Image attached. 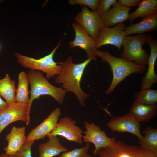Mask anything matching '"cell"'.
Returning a JSON list of instances; mask_svg holds the SVG:
<instances>
[{
    "label": "cell",
    "mask_w": 157,
    "mask_h": 157,
    "mask_svg": "<svg viewBox=\"0 0 157 157\" xmlns=\"http://www.w3.org/2000/svg\"><path fill=\"white\" fill-rule=\"evenodd\" d=\"M92 60L88 58L78 64L73 63L72 57L70 56L67 59L59 63L62 66V71L55 77V82L62 84V87L67 92L73 93L79 100L81 107H85V100L90 96L82 91L80 83L86 67Z\"/></svg>",
    "instance_id": "cell-1"
},
{
    "label": "cell",
    "mask_w": 157,
    "mask_h": 157,
    "mask_svg": "<svg viewBox=\"0 0 157 157\" xmlns=\"http://www.w3.org/2000/svg\"><path fill=\"white\" fill-rule=\"evenodd\" d=\"M96 56L100 57L103 62H107L113 72V79L110 86L105 91L106 94H110L120 82L130 75L143 74L146 70V66L116 57L107 50L102 51L97 50Z\"/></svg>",
    "instance_id": "cell-2"
},
{
    "label": "cell",
    "mask_w": 157,
    "mask_h": 157,
    "mask_svg": "<svg viewBox=\"0 0 157 157\" xmlns=\"http://www.w3.org/2000/svg\"><path fill=\"white\" fill-rule=\"evenodd\" d=\"M31 86L29 109L30 110L33 101L40 96L49 95L53 97L59 104H62L66 91L61 87H55L51 84L40 71H29L27 74Z\"/></svg>",
    "instance_id": "cell-3"
},
{
    "label": "cell",
    "mask_w": 157,
    "mask_h": 157,
    "mask_svg": "<svg viewBox=\"0 0 157 157\" xmlns=\"http://www.w3.org/2000/svg\"><path fill=\"white\" fill-rule=\"evenodd\" d=\"M61 40L49 54L39 59H36L27 56L21 55L18 52L14 53L17 62L23 67L31 70L41 71L45 73V78L48 80L59 75L62 71V66L57 64L53 60V56L60 46Z\"/></svg>",
    "instance_id": "cell-4"
},
{
    "label": "cell",
    "mask_w": 157,
    "mask_h": 157,
    "mask_svg": "<svg viewBox=\"0 0 157 157\" xmlns=\"http://www.w3.org/2000/svg\"><path fill=\"white\" fill-rule=\"evenodd\" d=\"M151 37V34H144L125 36L122 44L124 50L121 54V58L142 65H148L149 55L142 46Z\"/></svg>",
    "instance_id": "cell-5"
},
{
    "label": "cell",
    "mask_w": 157,
    "mask_h": 157,
    "mask_svg": "<svg viewBox=\"0 0 157 157\" xmlns=\"http://www.w3.org/2000/svg\"><path fill=\"white\" fill-rule=\"evenodd\" d=\"M84 124L86 130L83 132L84 135L82 137L83 142H91L94 144L95 148L92 152L94 157L99 150L111 146L116 141L114 137L107 136L105 132L102 130L101 127L94 123H89L85 121Z\"/></svg>",
    "instance_id": "cell-6"
},
{
    "label": "cell",
    "mask_w": 157,
    "mask_h": 157,
    "mask_svg": "<svg viewBox=\"0 0 157 157\" xmlns=\"http://www.w3.org/2000/svg\"><path fill=\"white\" fill-rule=\"evenodd\" d=\"M29 105L15 102L0 111V134L10 124L21 121L26 122V125L30 122Z\"/></svg>",
    "instance_id": "cell-7"
},
{
    "label": "cell",
    "mask_w": 157,
    "mask_h": 157,
    "mask_svg": "<svg viewBox=\"0 0 157 157\" xmlns=\"http://www.w3.org/2000/svg\"><path fill=\"white\" fill-rule=\"evenodd\" d=\"M126 27L124 23H121L112 28L102 27L98 37L94 40L96 49L106 44H110L115 46L120 50L126 36L124 31Z\"/></svg>",
    "instance_id": "cell-8"
},
{
    "label": "cell",
    "mask_w": 157,
    "mask_h": 157,
    "mask_svg": "<svg viewBox=\"0 0 157 157\" xmlns=\"http://www.w3.org/2000/svg\"><path fill=\"white\" fill-rule=\"evenodd\" d=\"M140 122L129 113L119 117H112L107 125L113 133L128 132L135 135L139 140L143 139L144 136L140 132Z\"/></svg>",
    "instance_id": "cell-9"
},
{
    "label": "cell",
    "mask_w": 157,
    "mask_h": 157,
    "mask_svg": "<svg viewBox=\"0 0 157 157\" xmlns=\"http://www.w3.org/2000/svg\"><path fill=\"white\" fill-rule=\"evenodd\" d=\"M74 19L94 40L98 37L101 28L104 27L101 16L96 12L90 10L85 6L76 15Z\"/></svg>",
    "instance_id": "cell-10"
},
{
    "label": "cell",
    "mask_w": 157,
    "mask_h": 157,
    "mask_svg": "<svg viewBox=\"0 0 157 157\" xmlns=\"http://www.w3.org/2000/svg\"><path fill=\"white\" fill-rule=\"evenodd\" d=\"M76 120L69 117L61 118L55 129L48 135L60 136L69 141L82 144L83 130L76 124Z\"/></svg>",
    "instance_id": "cell-11"
},
{
    "label": "cell",
    "mask_w": 157,
    "mask_h": 157,
    "mask_svg": "<svg viewBox=\"0 0 157 157\" xmlns=\"http://www.w3.org/2000/svg\"><path fill=\"white\" fill-rule=\"evenodd\" d=\"M72 26L75 31V37L74 40L69 42V48L79 47L86 51L88 58L96 60L97 49L95 48V40L78 24L74 22L72 23Z\"/></svg>",
    "instance_id": "cell-12"
},
{
    "label": "cell",
    "mask_w": 157,
    "mask_h": 157,
    "mask_svg": "<svg viewBox=\"0 0 157 157\" xmlns=\"http://www.w3.org/2000/svg\"><path fill=\"white\" fill-rule=\"evenodd\" d=\"M61 115L60 109L56 108L41 123L31 130L26 138V142L44 139L56 128Z\"/></svg>",
    "instance_id": "cell-13"
},
{
    "label": "cell",
    "mask_w": 157,
    "mask_h": 157,
    "mask_svg": "<svg viewBox=\"0 0 157 157\" xmlns=\"http://www.w3.org/2000/svg\"><path fill=\"white\" fill-rule=\"evenodd\" d=\"M140 150L139 147L117 140L111 146L99 150L97 155L99 157H139Z\"/></svg>",
    "instance_id": "cell-14"
},
{
    "label": "cell",
    "mask_w": 157,
    "mask_h": 157,
    "mask_svg": "<svg viewBox=\"0 0 157 157\" xmlns=\"http://www.w3.org/2000/svg\"><path fill=\"white\" fill-rule=\"evenodd\" d=\"M113 7L101 17L103 26H112L124 23L128 20L129 11L132 7L125 6L117 1L112 5Z\"/></svg>",
    "instance_id": "cell-15"
},
{
    "label": "cell",
    "mask_w": 157,
    "mask_h": 157,
    "mask_svg": "<svg viewBox=\"0 0 157 157\" xmlns=\"http://www.w3.org/2000/svg\"><path fill=\"white\" fill-rule=\"evenodd\" d=\"M147 44L150 47V53L148 69L140 85L142 89L150 88L154 83H157V75L155 71V65L157 58V42L152 37Z\"/></svg>",
    "instance_id": "cell-16"
},
{
    "label": "cell",
    "mask_w": 157,
    "mask_h": 157,
    "mask_svg": "<svg viewBox=\"0 0 157 157\" xmlns=\"http://www.w3.org/2000/svg\"><path fill=\"white\" fill-rule=\"evenodd\" d=\"M25 127L13 126L6 137L7 146L4 148L5 153L15 156L26 142Z\"/></svg>",
    "instance_id": "cell-17"
},
{
    "label": "cell",
    "mask_w": 157,
    "mask_h": 157,
    "mask_svg": "<svg viewBox=\"0 0 157 157\" xmlns=\"http://www.w3.org/2000/svg\"><path fill=\"white\" fill-rule=\"evenodd\" d=\"M47 136L49 138L48 141L39 146L38 157H54L61 153L68 151L61 144L58 136L48 135Z\"/></svg>",
    "instance_id": "cell-18"
},
{
    "label": "cell",
    "mask_w": 157,
    "mask_h": 157,
    "mask_svg": "<svg viewBox=\"0 0 157 157\" xmlns=\"http://www.w3.org/2000/svg\"><path fill=\"white\" fill-rule=\"evenodd\" d=\"M157 29V13L143 18L141 22L132 24L126 27L124 31L125 35L139 33L142 34L150 31H156Z\"/></svg>",
    "instance_id": "cell-19"
},
{
    "label": "cell",
    "mask_w": 157,
    "mask_h": 157,
    "mask_svg": "<svg viewBox=\"0 0 157 157\" xmlns=\"http://www.w3.org/2000/svg\"><path fill=\"white\" fill-rule=\"evenodd\" d=\"M157 104H138L131 106L129 113L140 122H147L156 114Z\"/></svg>",
    "instance_id": "cell-20"
},
{
    "label": "cell",
    "mask_w": 157,
    "mask_h": 157,
    "mask_svg": "<svg viewBox=\"0 0 157 157\" xmlns=\"http://www.w3.org/2000/svg\"><path fill=\"white\" fill-rule=\"evenodd\" d=\"M157 12V0H143L136 10L129 13L128 20L132 22L137 18H143L154 15Z\"/></svg>",
    "instance_id": "cell-21"
},
{
    "label": "cell",
    "mask_w": 157,
    "mask_h": 157,
    "mask_svg": "<svg viewBox=\"0 0 157 157\" xmlns=\"http://www.w3.org/2000/svg\"><path fill=\"white\" fill-rule=\"evenodd\" d=\"M15 84V81L11 79L8 74L0 79V96L3 98L8 106L16 102Z\"/></svg>",
    "instance_id": "cell-22"
},
{
    "label": "cell",
    "mask_w": 157,
    "mask_h": 157,
    "mask_svg": "<svg viewBox=\"0 0 157 157\" xmlns=\"http://www.w3.org/2000/svg\"><path fill=\"white\" fill-rule=\"evenodd\" d=\"M18 87L16 90V102L29 104V92L28 90L29 83L27 74L24 71H22L18 76Z\"/></svg>",
    "instance_id": "cell-23"
},
{
    "label": "cell",
    "mask_w": 157,
    "mask_h": 157,
    "mask_svg": "<svg viewBox=\"0 0 157 157\" xmlns=\"http://www.w3.org/2000/svg\"><path fill=\"white\" fill-rule=\"evenodd\" d=\"M142 133L145 136L143 140H139V147L157 152V128L148 126Z\"/></svg>",
    "instance_id": "cell-24"
},
{
    "label": "cell",
    "mask_w": 157,
    "mask_h": 157,
    "mask_svg": "<svg viewBox=\"0 0 157 157\" xmlns=\"http://www.w3.org/2000/svg\"><path fill=\"white\" fill-rule=\"evenodd\" d=\"M134 97L135 100L133 105L140 103L152 104L157 103L156 90L150 88L142 89L138 92H135Z\"/></svg>",
    "instance_id": "cell-25"
},
{
    "label": "cell",
    "mask_w": 157,
    "mask_h": 157,
    "mask_svg": "<svg viewBox=\"0 0 157 157\" xmlns=\"http://www.w3.org/2000/svg\"><path fill=\"white\" fill-rule=\"evenodd\" d=\"M90 146V142H87L84 147L74 149L63 153L60 157H94L88 153Z\"/></svg>",
    "instance_id": "cell-26"
},
{
    "label": "cell",
    "mask_w": 157,
    "mask_h": 157,
    "mask_svg": "<svg viewBox=\"0 0 157 157\" xmlns=\"http://www.w3.org/2000/svg\"><path fill=\"white\" fill-rule=\"evenodd\" d=\"M100 0H69L68 2L70 5L78 4L80 6H87L92 10L95 11Z\"/></svg>",
    "instance_id": "cell-27"
},
{
    "label": "cell",
    "mask_w": 157,
    "mask_h": 157,
    "mask_svg": "<svg viewBox=\"0 0 157 157\" xmlns=\"http://www.w3.org/2000/svg\"><path fill=\"white\" fill-rule=\"evenodd\" d=\"M117 1L116 0H100L97 8L95 11L101 17L110 9L111 6Z\"/></svg>",
    "instance_id": "cell-28"
},
{
    "label": "cell",
    "mask_w": 157,
    "mask_h": 157,
    "mask_svg": "<svg viewBox=\"0 0 157 157\" xmlns=\"http://www.w3.org/2000/svg\"><path fill=\"white\" fill-rule=\"evenodd\" d=\"M34 141L26 142L15 155L16 157H32L31 148Z\"/></svg>",
    "instance_id": "cell-29"
},
{
    "label": "cell",
    "mask_w": 157,
    "mask_h": 157,
    "mask_svg": "<svg viewBox=\"0 0 157 157\" xmlns=\"http://www.w3.org/2000/svg\"><path fill=\"white\" fill-rule=\"evenodd\" d=\"M141 0H118L117 2L120 4L126 7L137 6L139 5Z\"/></svg>",
    "instance_id": "cell-30"
},
{
    "label": "cell",
    "mask_w": 157,
    "mask_h": 157,
    "mask_svg": "<svg viewBox=\"0 0 157 157\" xmlns=\"http://www.w3.org/2000/svg\"><path fill=\"white\" fill-rule=\"evenodd\" d=\"M140 148L139 157H157V152L146 149Z\"/></svg>",
    "instance_id": "cell-31"
},
{
    "label": "cell",
    "mask_w": 157,
    "mask_h": 157,
    "mask_svg": "<svg viewBox=\"0 0 157 157\" xmlns=\"http://www.w3.org/2000/svg\"><path fill=\"white\" fill-rule=\"evenodd\" d=\"M8 106L6 102L2 99L1 97L0 96V111Z\"/></svg>",
    "instance_id": "cell-32"
},
{
    "label": "cell",
    "mask_w": 157,
    "mask_h": 157,
    "mask_svg": "<svg viewBox=\"0 0 157 157\" xmlns=\"http://www.w3.org/2000/svg\"><path fill=\"white\" fill-rule=\"evenodd\" d=\"M0 157H16L15 156L10 155L6 154V153H3L0 155Z\"/></svg>",
    "instance_id": "cell-33"
},
{
    "label": "cell",
    "mask_w": 157,
    "mask_h": 157,
    "mask_svg": "<svg viewBox=\"0 0 157 157\" xmlns=\"http://www.w3.org/2000/svg\"><path fill=\"white\" fill-rule=\"evenodd\" d=\"M1 45L0 44V50H1Z\"/></svg>",
    "instance_id": "cell-34"
}]
</instances>
